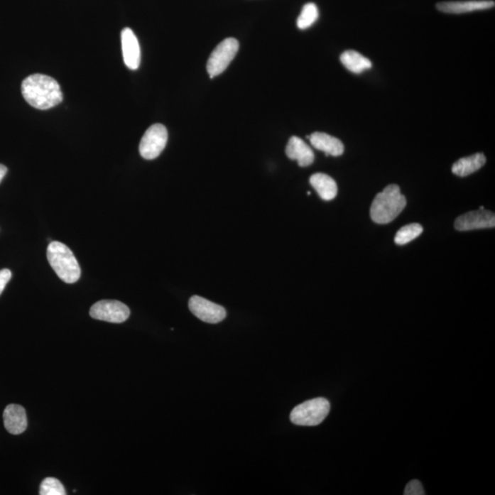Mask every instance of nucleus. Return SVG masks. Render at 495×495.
Returning <instances> with one entry per match:
<instances>
[{
	"label": "nucleus",
	"mask_w": 495,
	"mask_h": 495,
	"mask_svg": "<svg viewBox=\"0 0 495 495\" xmlns=\"http://www.w3.org/2000/svg\"><path fill=\"white\" fill-rule=\"evenodd\" d=\"M406 495H424L425 491L421 482L418 480L411 481L406 485Z\"/></svg>",
	"instance_id": "nucleus-21"
},
{
	"label": "nucleus",
	"mask_w": 495,
	"mask_h": 495,
	"mask_svg": "<svg viewBox=\"0 0 495 495\" xmlns=\"http://www.w3.org/2000/svg\"><path fill=\"white\" fill-rule=\"evenodd\" d=\"M494 0H468V1H447L437 3V9L447 14H465L494 8Z\"/></svg>",
	"instance_id": "nucleus-10"
},
{
	"label": "nucleus",
	"mask_w": 495,
	"mask_h": 495,
	"mask_svg": "<svg viewBox=\"0 0 495 495\" xmlns=\"http://www.w3.org/2000/svg\"><path fill=\"white\" fill-rule=\"evenodd\" d=\"M285 153L289 159L298 161L299 166L301 167L311 165L315 161L313 151L298 137L290 138Z\"/></svg>",
	"instance_id": "nucleus-13"
},
{
	"label": "nucleus",
	"mask_w": 495,
	"mask_h": 495,
	"mask_svg": "<svg viewBox=\"0 0 495 495\" xmlns=\"http://www.w3.org/2000/svg\"><path fill=\"white\" fill-rule=\"evenodd\" d=\"M40 495H65L66 491L62 482L55 478H46L40 486Z\"/></svg>",
	"instance_id": "nucleus-20"
},
{
	"label": "nucleus",
	"mask_w": 495,
	"mask_h": 495,
	"mask_svg": "<svg viewBox=\"0 0 495 495\" xmlns=\"http://www.w3.org/2000/svg\"><path fill=\"white\" fill-rule=\"evenodd\" d=\"M310 184L325 201L332 200L337 197V185L335 180L326 173H315L310 178Z\"/></svg>",
	"instance_id": "nucleus-15"
},
{
	"label": "nucleus",
	"mask_w": 495,
	"mask_h": 495,
	"mask_svg": "<svg viewBox=\"0 0 495 495\" xmlns=\"http://www.w3.org/2000/svg\"><path fill=\"white\" fill-rule=\"evenodd\" d=\"M312 146L317 150L323 151L326 156H340L344 153V145L339 138L330 136L323 132H315L308 137Z\"/></svg>",
	"instance_id": "nucleus-14"
},
{
	"label": "nucleus",
	"mask_w": 495,
	"mask_h": 495,
	"mask_svg": "<svg viewBox=\"0 0 495 495\" xmlns=\"http://www.w3.org/2000/svg\"><path fill=\"white\" fill-rule=\"evenodd\" d=\"M121 46L125 65L131 70H137L141 64V47L136 36L129 28L121 31Z\"/></svg>",
	"instance_id": "nucleus-11"
},
{
	"label": "nucleus",
	"mask_w": 495,
	"mask_h": 495,
	"mask_svg": "<svg viewBox=\"0 0 495 495\" xmlns=\"http://www.w3.org/2000/svg\"><path fill=\"white\" fill-rule=\"evenodd\" d=\"M90 317L109 323H123L129 317L131 311L123 303L116 300H101L90 308Z\"/></svg>",
	"instance_id": "nucleus-7"
},
{
	"label": "nucleus",
	"mask_w": 495,
	"mask_h": 495,
	"mask_svg": "<svg viewBox=\"0 0 495 495\" xmlns=\"http://www.w3.org/2000/svg\"><path fill=\"white\" fill-rule=\"evenodd\" d=\"M495 226V216L491 211L479 210L459 216L455 222V229L459 232L491 229Z\"/></svg>",
	"instance_id": "nucleus-9"
},
{
	"label": "nucleus",
	"mask_w": 495,
	"mask_h": 495,
	"mask_svg": "<svg viewBox=\"0 0 495 495\" xmlns=\"http://www.w3.org/2000/svg\"><path fill=\"white\" fill-rule=\"evenodd\" d=\"M168 141L165 126L154 124L145 132L140 143V153L146 160L156 159L163 153Z\"/></svg>",
	"instance_id": "nucleus-6"
},
{
	"label": "nucleus",
	"mask_w": 495,
	"mask_h": 495,
	"mask_svg": "<svg viewBox=\"0 0 495 495\" xmlns=\"http://www.w3.org/2000/svg\"><path fill=\"white\" fill-rule=\"evenodd\" d=\"M3 419L6 430L11 434L20 435L27 430V415L23 406L9 405L3 413Z\"/></svg>",
	"instance_id": "nucleus-12"
},
{
	"label": "nucleus",
	"mask_w": 495,
	"mask_h": 495,
	"mask_svg": "<svg viewBox=\"0 0 495 495\" xmlns=\"http://www.w3.org/2000/svg\"><path fill=\"white\" fill-rule=\"evenodd\" d=\"M12 273L11 270L2 269L0 270V295L4 291L6 285H8L9 280L11 279Z\"/></svg>",
	"instance_id": "nucleus-22"
},
{
	"label": "nucleus",
	"mask_w": 495,
	"mask_h": 495,
	"mask_svg": "<svg viewBox=\"0 0 495 495\" xmlns=\"http://www.w3.org/2000/svg\"><path fill=\"white\" fill-rule=\"evenodd\" d=\"M239 48L237 40L233 38L222 40L211 53L207 65V70L211 78L222 74L235 58Z\"/></svg>",
	"instance_id": "nucleus-5"
},
{
	"label": "nucleus",
	"mask_w": 495,
	"mask_h": 495,
	"mask_svg": "<svg viewBox=\"0 0 495 495\" xmlns=\"http://www.w3.org/2000/svg\"><path fill=\"white\" fill-rule=\"evenodd\" d=\"M188 307L195 317L206 323H219L227 317L225 308L201 296H192L189 300Z\"/></svg>",
	"instance_id": "nucleus-8"
},
{
	"label": "nucleus",
	"mask_w": 495,
	"mask_h": 495,
	"mask_svg": "<svg viewBox=\"0 0 495 495\" xmlns=\"http://www.w3.org/2000/svg\"><path fill=\"white\" fill-rule=\"evenodd\" d=\"M24 99L37 109L46 110L59 105L62 92L58 82L45 75H31L22 82Z\"/></svg>",
	"instance_id": "nucleus-1"
},
{
	"label": "nucleus",
	"mask_w": 495,
	"mask_h": 495,
	"mask_svg": "<svg viewBox=\"0 0 495 495\" xmlns=\"http://www.w3.org/2000/svg\"><path fill=\"white\" fill-rule=\"evenodd\" d=\"M340 61L349 71L359 74L371 67V62L356 50H346L340 55Z\"/></svg>",
	"instance_id": "nucleus-17"
},
{
	"label": "nucleus",
	"mask_w": 495,
	"mask_h": 495,
	"mask_svg": "<svg viewBox=\"0 0 495 495\" xmlns=\"http://www.w3.org/2000/svg\"><path fill=\"white\" fill-rule=\"evenodd\" d=\"M406 206L405 195L396 185H388L375 197L371 207V217L377 224H388L395 220Z\"/></svg>",
	"instance_id": "nucleus-2"
},
{
	"label": "nucleus",
	"mask_w": 495,
	"mask_h": 495,
	"mask_svg": "<svg viewBox=\"0 0 495 495\" xmlns=\"http://www.w3.org/2000/svg\"><path fill=\"white\" fill-rule=\"evenodd\" d=\"M422 232H423V228L421 225L416 223L409 224L397 232L395 242L400 246L408 244L420 236Z\"/></svg>",
	"instance_id": "nucleus-18"
},
{
	"label": "nucleus",
	"mask_w": 495,
	"mask_h": 495,
	"mask_svg": "<svg viewBox=\"0 0 495 495\" xmlns=\"http://www.w3.org/2000/svg\"><path fill=\"white\" fill-rule=\"evenodd\" d=\"M8 172V168L5 165H0V183L5 178L6 173Z\"/></svg>",
	"instance_id": "nucleus-23"
},
{
	"label": "nucleus",
	"mask_w": 495,
	"mask_h": 495,
	"mask_svg": "<svg viewBox=\"0 0 495 495\" xmlns=\"http://www.w3.org/2000/svg\"><path fill=\"white\" fill-rule=\"evenodd\" d=\"M318 9L314 3H308L302 9L301 14L298 18V27L305 30L311 27L317 21Z\"/></svg>",
	"instance_id": "nucleus-19"
},
{
	"label": "nucleus",
	"mask_w": 495,
	"mask_h": 495,
	"mask_svg": "<svg viewBox=\"0 0 495 495\" xmlns=\"http://www.w3.org/2000/svg\"><path fill=\"white\" fill-rule=\"evenodd\" d=\"M50 266L60 279L66 283H77L81 277V268L72 251L59 241H52L47 248Z\"/></svg>",
	"instance_id": "nucleus-3"
},
{
	"label": "nucleus",
	"mask_w": 495,
	"mask_h": 495,
	"mask_svg": "<svg viewBox=\"0 0 495 495\" xmlns=\"http://www.w3.org/2000/svg\"><path fill=\"white\" fill-rule=\"evenodd\" d=\"M485 163H486V157L484 153H475L474 156L459 159L458 162L454 163L452 173L460 178H465L477 172L485 165Z\"/></svg>",
	"instance_id": "nucleus-16"
},
{
	"label": "nucleus",
	"mask_w": 495,
	"mask_h": 495,
	"mask_svg": "<svg viewBox=\"0 0 495 495\" xmlns=\"http://www.w3.org/2000/svg\"><path fill=\"white\" fill-rule=\"evenodd\" d=\"M330 411V402L323 397H318L295 406L290 414V420L295 425L314 427L322 423Z\"/></svg>",
	"instance_id": "nucleus-4"
}]
</instances>
